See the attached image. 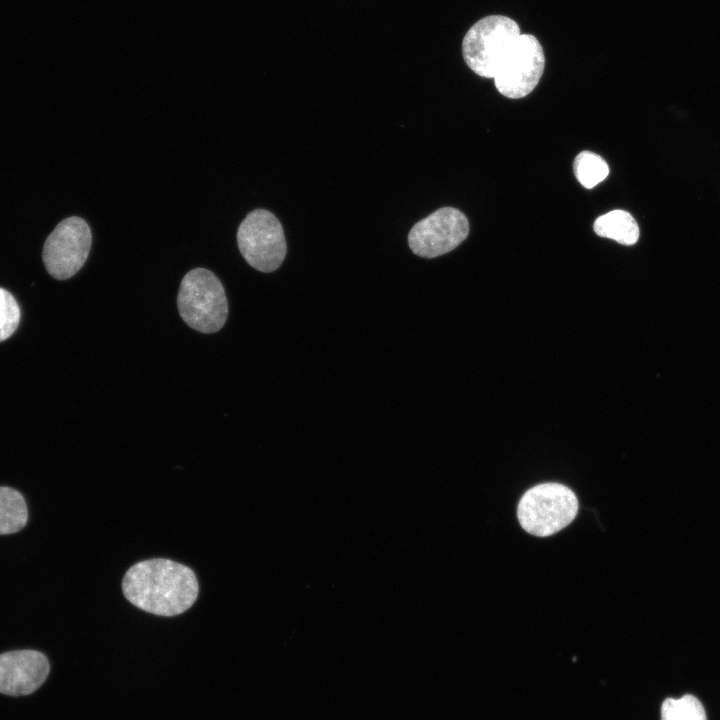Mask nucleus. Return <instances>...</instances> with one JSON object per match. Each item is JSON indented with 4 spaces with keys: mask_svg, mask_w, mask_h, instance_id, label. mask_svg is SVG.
I'll return each mask as SVG.
<instances>
[{
    "mask_svg": "<svg viewBox=\"0 0 720 720\" xmlns=\"http://www.w3.org/2000/svg\"><path fill=\"white\" fill-rule=\"evenodd\" d=\"M593 229L598 236L627 246L635 244L639 238V227L634 217L619 209L599 216Z\"/></svg>",
    "mask_w": 720,
    "mask_h": 720,
    "instance_id": "10",
    "label": "nucleus"
},
{
    "mask_svg": "<svg viewBox=\"0 0 720 720\" xmlns=\"http://www.w3.org/2000/svg\"><path fill=\"white\" fill-rule=\"evenodd\" d=\"M661 720H707L701 702L693 695L667 698L661 707Z\"/></svg>",
    "mask_w": 720,
    "mask_h": 720,
    "instance_id": "13",
    "label": "nucleus"
},
{
    "mask_svg": "<svg viewBox=\"0 0 720 720\" xmlns=\"http://www.w3.org/2000/svg\"><path fill=\"white\" fill-rule=\"evenodd\" d=\"M573 168L577 180L587 189L602 182L609 174L606 161L590 151L580 152L574 160Z\"/></svg>",
    "mask_w": 720,
    "mask_h": 720,
    "instance_id": "12",
    "label": "nucleus"
},
{
    "mask_svg": "<svg viewBox=\"0 0 720 720\" xmlns=\"http://www.w3.org/2000/svg\"><path fill=\"white\" fill-rule=\"evenodd\" d=\"M126 599L158 616H176L196 601L199 585L193 570L170 559L155 558L131 566L122 580Z\"/></svg>",
    "mask_w": 720,
    "mask_h": 720,
    "instance_id": "1",
    "label": "nucleus"
},
{
    "mask_svg": "<svg viewBox=\"0 0 720 720\" xmlns=\"http://www.w3.org/2000/svg\"><path fill=\"white\" fill-rule=\"evenodd\" d=\"M237 243L246 262L261 272L278 269L287 253L283 227L266 209H255L243 219L238 227Z\"/></svg>",
    "mask_w": 720,
    "mask_h": 720,
    "instance_id": "5",
    "label": "nucleus"
},
{
    "mask_svg": "<svg viewBox=\"0 0 720 720\" xmlns=\"http://www.w3.org/2000/svg\"><path fill=\"white\" fill-rule=\"evenodd\" d=\"M28 509L23 495L10 487H0V535L14 534L23 529Z\"/></svg>",
    "mask_w": 720,
    "mask_h": 720,
    "instance_id": "11",
    "label": "nucleus"
},
{
    "mask_svg": "<svg viewBox=\"0 0 720 720\" xmlns=\"http://www.w3.org/2000/svg\"><path fill=\"white\" fill-rule=\"evenodd\" d=\"M50 671L47 657L32 649L0 654V693L25 696L36 691Z\"/></svg>",
    "mask_w": 720,
    "mask_h": 720,
    "instance_id": "9",
    "label": "nucleus"
},
{
    "mask_svg": "<svg viewBox=\"0 0 720 720\" xmlns=\"http://www.w3.org/2000/svg\"><path fill=\"white\" fill-rule=\"evenodd\" d=\"M578 512V500L567 486L548 482L527 490L521 497L517 517L528 533L546 537L568 526Z\"/></svg>",
    "mask_w": 720,
    "mask_h": 720,
    "instance_id": "3",
    "label": "nucleus"
},
{
    "mask_svg": "<svg viewBox=\"0 0 720 720\" xmlns=\"http://www.w3.org/2000/svg\"><path fill=\"white\" fill-rule=\"evenodd\" d=\"M468 233L466 216L456 208L443 207L411 228L408 243L417 256L435 258L455 249Z\"/></svg>",
    "mask_w": 720,
    "mask_h": 720,
    "instance_id": "8",
    "label": "nucleus"
},
{
    "mask_svg": "<svg viewBox=\"0 0 720 720\" xmlns=\"http://www.w3.org/2000/svg\"><path fill=\"white\" fill-rule=\"evenodd\" d=\"M184 322L201 333H215L225 324L228 302L216 275L205 268H194L183 277L177 297Z\"/></svg>",
    "mask_w": 720,
    "mask_h": 720,
    "instance_id": "2",
    "label": "nucleus"
},
{
    "mask_svg": "<svg viewBox=\"0 0 720 720\" xmlns=\"http://www.w3.org/2000/svg\"><path fill=\"white\" fill-rule=\"evenodd\" d=\"M521 34L519 25L503 15H490L477 21L462 42L463 57L477 75L493 78L502 55Z\"/></svg>",
    "mask_w": 720,
    "mask_h": 720,
    "instance_id": "4",
    "label": "nucleus"
},
{
    "mask_svg": "<svg viewBox=\"0 0 720 720\" xmlns=\"http://www.w3.org/2000/svg\"><path fill=\"white\" fill-rule=\"evenodd\" d=\"M20 308L10 292L0 288V342L9 338L18 327Z\"/></svg>",
    "mask_w": 720,
    "mask_h": 720,
    "instance_id": "14",
    "label": "nucleus"
},
{
    "mask_svg": "<svg viewBox=\"0 0 720 720\" xmlns=\"http://www.w3.org/2000/svg\"><path fill=\"white\" fill-rule=\"evenodd\" d=\"M92 244L87 222L77 216L62 220L47 237L42 253L47 272L58 280L75 275L86 262Z\"/></svg>",
    "mask_w": 720,
    "mask_h": 720,
    "instance_id": "7",
    "label": "nucleus"
},
{
    "mask_svg": "<svg viewBox=\"0 0 720 720\" xmlns=\"http://www.w3.org/2000/svg\"><path fill=\"white\" fill-rule=\"evenodd\" d=\"M545 66L543 48L537 38L520 34L500 58L493 79L505 97L522 98L536 87Z\"/></svg>",
    "mask_w": 720,
    "mask_h": 720,
    "instance_id": "6",
    "label": "nucleus"
}]
</instances>
